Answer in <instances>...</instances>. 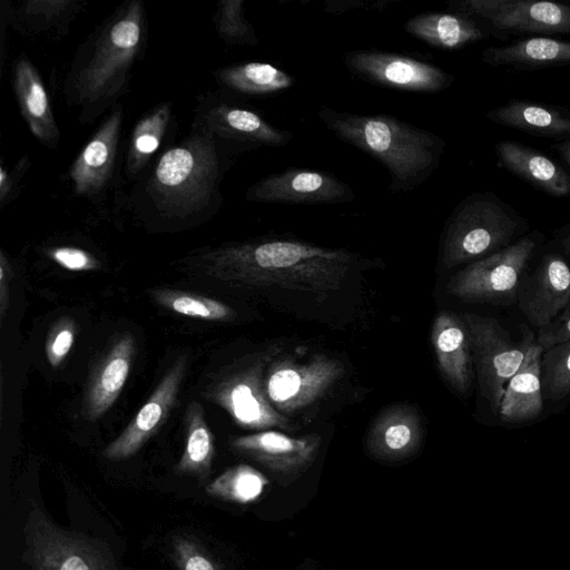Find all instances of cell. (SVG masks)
<instances>
[{"label":"cell","instance_id":"cell-1","mask_svg":"<svg viewBox=\"0 0 570 570\" xmlns=\"http://www.w3.org/2000/svg\"><path fill=\"white\" fill-rule=\"evenodd\" d=\"M197 263L206 276L220 282L326 295L342 286L356 255L272 236L217 247Z\"/></svg>","mask_w":570,"mask_h":570},{"label":"cell","instance_id":"cell-2","mask_svg":"<svg viewBox=\"0 0 570 570\" xmlns=\"http://www.w3.org/2000/svg\"><path fill=\"white\" fill-rule=\"evenodd\" d=\"M323 124L342 141L380 161L392 193L411 191L440 165L444 141L435 134L385 114L360 115L323 107Z\"/></svg>","mask_w":570,"mask_h":570},{"label":"cell","instance_id":"cell-3","mask_svg":"<svg viewBox=\"0 0 570 570\" xmlns=\"http://www.w3.org/2000/svg\"><path fill=\"white\" fill-rule=\"evenodd\" d=\"M218 174L212 131L193 135L161 156L150 181L151 197L159 209L170 215L197 212L214 195Z\"/></svg>","mask_w":570,"mask_h":570},{"label":"cell","instance_id":"cell-4","mask_svg":"<svg viewBox=\"0 0 570 570\" xmlns=\"http://www.w3.org/2000/svg\"><path fill=\"white\" fill-rule=\"evenodd\" d=\"M518 223L497 203L481 196L463 200L449 217L440 247L445 267L473 261L507 244Z\"/></svg>","mask_w":570,"mask_h":570},{"label":"cell","instance_id":"cell-5","mask_svg":"<svg viewBox=\"0 0 570 570\" xmlns=\"http://www.w3.org/2000/svg\"><path fill=\"white\" fill-rule=\"evenodd\" d=\"M142 9L132 1L104 30L77 80L79 99L96 101L117 92L134 62L141 41Z\"/></svg>","mask_w":570,"mask_h":570},{"label":"cell","instance_id":"cell-6","mask_svg":"<svg viewBox=\"0 0 570 570\" xmlns=\"http://www.w3.org/2000/svg\"><path fill=\"white\" fill-rule=\"evenodd\" d=\"M462 317L469 332L473 365L482 396L498 415L500 403L511 377L520 368L527 351L535 338L529 328H523L519 342L492 318L474 313Z\"/></svg>","mask_w":570,"mask_h":570},{"label":"cell","instance_id":"cell-7","mask_svg":"<svg viewBox=\"0 0 570 570\" xmlns=\"http://www.w3.org/2000/svg\"><path fill=\"white\" fill-rule=\"evenodd\" d=\"M265 360L246 358L217 374L204 385L202 394L224 409L235 423L246 429L279 426L287 420L271 403L264 380Z\"/></svg>","mask_w":570,"mask_h":570},{"label":"cell","instance_id":"cell-8","mask_svg":"<svg viewBox=\"0 0 570 570\" xmlns=\"http://www.w3.org/2000/svg\"><path fill=\"white\" fill-rule=\"evenodd\" d=\"M535 244L530 238L470 263L451 277L449 294L469 303L507 304L518 297Z\"/></svg>","mask_w":570,"mask_h":570},{"label":"cell","instance_id":"cell-9","mask_svg":"<svg viewBox=\"0 0 570 570\" xmlns=\"http://www.w3.org/2000/svg\"><path fill=\"white\" fill-rule=\"evenodd\" d=\"M26 530L35 570H118L106 544L59 528L38 508L31 511Z\"/></svg>","mask_w":570,"mask_h":570},{"label":"cell","instance_id":"cell-10","mask_svg":"<svg viewBox=\"0 0 570 570\" xmlns=\"http://www.w3.org/2000/svg\"><path fill=\"white\" fill-rule=\"evenodd\" d=\"M344 63L355 76L395 90L436 92L449 87L453 77L443 69L413 57L381 50H353Z\"/></svg>","mask_w":570,"mask_h":570},{"label":"cell","instance_id":"cell-11","mask_svg":"<svg viewBox=\"0 0 570 570\" xmlns=\"http://www.w3.org/2000/svg\"><path fill=\"white\" fill-rule=\"evenodd\" d=\"M246 199L287 205H335L355 199L353 188L335 175L309 168L287 167L253 184Z\"/></svg>","mask_w":570,"mask_h":570},{"label":"cell","instance_id":"cell-12","mask_svg":"<svg viewBox=\"0 0 570 570\" xmlns=\"http://www.w3.org/2000/svg\"><path fill=\"white\" fill-rule=\"evenodd\" d=\"M321 436L293 438L277 431H263L234 438L232 449L269 471L281 484H289L304 474L316 460Z\"/></svg>","mask_w":570,"mask_h":570},{"label":"cell","instance_id":"cell-13","mask_svg":"<svg viewBox=\"0 0 570 570\" xmlns=\"http://www.w3.org/2000/svg\"><path fill=\"white\" fill-rule=\"evenodd\" d=\"M342 364L322 354L305 363L275 364L265 379L267 396L282 412L314 403L342 376Z\"/></svg>","mask_w":570,"mask_h":570},{"label":"cell","instance_id":"cell-14","mask_svg":"<svg viewBox=\"0 0 570 570\" xmlns=\"http://www.w3.org/2000/svg\"><path fill=\"white\" fill-rule=\"evenodd\" d=\"M460 12L478 16L501 30L570 32V7L530 0H465Z\"/></svg>","mask_w":570,"mask_h":570},{"label":"cell","instance_id":"cell-15","mask_svg":"<svg viewBox=\"0 0 570 570\" xmlns=\"http://www.w3.org/2000/svg\"><path fill=\"white\" fill-rule=\"evenodd\" d=\"M187 365L184 354L168 368L134 419L105 450L104 456L120 461L134 455L158 432L176 404Z\"/></svg>","mask_w":570,"mask_h":570},{"label":"cell","instance_id":"cell-16","mask_svg":"<svg viewBox=\"0 0 570 570\" xmlns=\"http://www.w3.org/2000/svg\"><path fill=\"white\" fill-rule=\"evenodd\" d=\"M523 281L517 298L532 326L540 328L570 311V267L561 256L547 255Z\"/></svg>","mask_w":570,"mask_h":570},{"label":"cell","instance_id":"cell-17","mask_svg":"<svg viewBox=\"0 0 570 570\" xmlns=\"http://www.w3.org/2000/svg\"><path fill=\"white\" fill-rule=\"evenodd\" d=\"M135 354V337L125 333L114 341L94 366L82 401V414L88 421L100 419L117 401L128 379Z\"/></svg>","mask_w":570,"mask_h":570},{"label":"cell","instance_id":"cell-18","mask_svg":"<svg viewBox=\"0 0 570 570\" xmlns=\"http://www.w3.org/2000/svg\"><path fill=\"white\" fill-rule=\"evenodd\" d=\"M431 342L443 376L458 392L465 393L473 380V360L462 315L440 312L432 324Z\"/></svg>","mask_w":570,"mask_h":570},{"label":"cell","instance_id":"cell-19","mask_svg":"<svg viewBox=\"0 0 570 570\" xmlns=\"http://www.w3.org/2000/svg\"><path fill=\"white\" fill-rule=\"evenodd\" d=\"M120 124L121 112L117 109L105 119L76 158L70 168L76 194H92L106 184L117 154Z\"/></svg>","mask_w":570,"mask_h":570},{"label":"cell","instance_id":"cell-20","mask_svg":"<svg viewBox=\"0 0 570 570\" xmlns=\"http://www.w3.org/2000/svg\"><path fill=\"white\" fill-rule=\"evenodd\" d=\"M543 350L534 338L525 357L509 381L498 415L503 423L517 424L537 419L543 409L540 363Z\"/></svg>","mask_w":570,"mask_h":570},{"label":"cell","instance_id":"cell-21","mask_svg":"<svg viewBox=\"0 0 570 570\" xmlns=\"http://www.w3.org/2000/svg\"><path fill=\"white\" fill-rule=\"evenodd\" d=\"M422 439V428L414 409H389L374 422L367 439L372 454L382 460H402L414 453Z\"/></svg>","mask_w":570,"mask_h":570},{"label":"cell","instance_id":"cell-22","mask_svg":"<svg viewBox=\"0 0 570 570\" xmlns=\"http://www.w3.org/2000/svg\"><path fill=\"white\" fill-rule=\"evenodd\" d=\"M208 122L220 136L254 146L283 147L293 139L291 131L279 129L262 115L237 106L224 104L213 108Z\"/></svg>","mask_w":570,"mask_h":570},{"label":"cell","instance_id":"cell-23","mask_svg":"<svg viewBox=\"0 0 570 570\" xmlns=\"http://www.w3.org/2000/svg\"><path fill=\"white\" fill-rule=\"evenodd\" d=\"M14 92L31 132L46 145L58 140L59 131L38 70L21 58L14 67Z\"/></svg>","mask_w":570,"mask_h":570},{"label":"cell","instance_id":"cell-24","mask_svg":"<svg viewBox=\"0 0 570 570\" xmlns=\"http://www.w3.org/2000/svg\"><path fill=\"white\" fill-rule=\"evenodd\" d=\"M404 30L432 47L448 50L484 38L483 31L473 20L458 13H420L405 22Z\"/></svg>","mask_w":570,"mask_h":570},{"label":"cell","instance_id":"cell-25","mask_svg":"<svg viewBox=\"0 0 570 570\" xmlns=\"http://www.w3.org/2000/svg\"><path fill=\"white\" fill-rule=\"evenodd\" d=\"M495 148L503 165L523 179L554 196L570 193V177L549 158L511 141L499 142Z\"/></svg>","mask_w":570,"mask_h":570},{"label":"cell","instance_id":"cell-26","mask_svg":"<svg viewBox=\"0 0 570 570\" xmlns=\"http://www.w3.org/2000/svg\"><path fill=\"white\" fill-rule=\"evenodd\" d=\"M185 432V449L176 472L205 479L210 472L215 442L199 402L193 401L186 409Z\"/></svg>","mask_w":570,"mask_h":570},{"label":"cell","instance_id":"cell-27","mask_svg":"<svg viewBox=\"0 0 570 570\" xmlns=\"http://www.w3.org/2000/svg\"><path fill=\"white\" fill-rule=\"evenodd\" d=\"M218 78L229 89L250 96L278 94L295 83V78L285 70L261 61L226 67L218 71Z\"/></svg>","mask_w":570,"mask_h":570},{"label":"cell","instance_id":"cell-28","mask_svg":"<svg viewBox=\"0 0 570 570\" xmlns=\"http://www.w3.org/2000/svg\"><path fill=\"white\" fill-rule=\"evenodd\" d=\"M484 59L492 65L570 63V42L538 37L500 48H489Z\"/></svg>","mask_w":570,"mask_h":570},{"label":"cell","instance_id":"cell-29","mask_svg":"<svg viewBox=\"0 0 570 570\" xmlns=\"http://www.w3.org/2000/svg\"><path fill=\"white\" fill-rule=\"evenodd\" d=\"M503 125L542 135H570V119L558 111L529 102L513 101L488 114Z\"/></svg>","mask_w":570,"mask_h":570},{"label":"cell","instance_id":"cell-30","mask_svg":"<svg viewBox=\"0 0 570 570\" xmlns=\"http://www.w3.org/2000/svg\"><path fill=\"white\" fill-rule=\"evenodd\" d=\"M267 478L248 464H238L224 471L206 488L212 497L237 503H248L258 499Z\"/></svg>","mask_w":570,"mask_h":570},{"label":"cell","instance_id":"cell-31","mask_svg":"<svg viewBox=\"0 0 570 570\" xmlns=\"http://www.w3.org/2000/svg\"><path fill=\"white\" fill-rule=\"evenodd\" d=\"M153 298L165 308L188 317L207 321H228L235 312L228 305L214 298L176 289H155Z\"/></svg>","mask_w":570,"mask_h":570},{"label":"cell","instance_id":"cell-32","mask_svg":"<svg viewBox=\"0 0 570 570\" xmlns=\"http://www.w3.org/2000/svg\"><path fill=\"white\" fill-rule=\"evenodd\" d=\"M170 117V107L161 105L141 118L136 125L129 146V167L141 168L158 149Z\"/></svg>","mask_w":570,"mask_h":570},{"label":"cell","instance_id":"cell-33","mask_svg":"<svg viewBox=\"0 0 570 570\" xmlns=\"http://www.w3.org/2000/svg\"><path fill=\"white\" fill-rule=\"evenodd\" d=\"M540 377L543 399L559 401L570 394V340L543 351Z\"/></svg>","mask_w":570,"mask_h":570},{"label":"cell","instance_id":"cell-34","mask_svg":"<svg viewBox=\"0 0 570 570\" xmlns=\"http://www.w3.org/2000/svg\"><path fill=\"white\" fill-rule=\"evenodd\" d=\"M215 22L220 37L227 43L248 46L258 43L254 27L244 16L243 0L219 1Z\"/></svg>","mask_w":570,"mask_h":570},{"label":"cell","instance_id":"cell-35","mask_svg":"<svg viewBox=\"0 0 570 570\" xmlns=\"http://www.w3.org/2000/svg\"><path fill=\"white\" fill-rule=\"evenodd\" d=\"M173 549L174 559L179 570H222L210 554L189 538H175Z\"/></svg>","mask_w":570,"mask_h":570},{"label":"cell","instance_id":"cell-36","mask_svg":"<svg viewBox=\"0 0 570 570\" xmlns=\"http://www.w3.org/2000/svg\"><path fill=\"white\" fill-rule=\"evenodd\" d=\"M76 335V324L70 317L59 318L49 332L46 355L51 367H58L69 354Z\"/></svg>","mask_w":570,"mask_h":570},{"label":"cell","instance_id":"cell-37","mask_svg":"<svg viewBox=\"0 0 570 570\" xmlns=\"http://www.w3.org/2000/svg\"><path fill=\"white\" fill-rule=\"evenodd\" d=\"M48 256L61 267L72 272H88L100 267L99 261L90 253L76 247H55Z\"/></svg>","mask_w":570,"mask_h":570},{"label":"cell","instance_id":"cell-38","mask_svg":"<svg viewBox=\"0 0 570 570\" xmlns=\"http://www.w3.org/2000/svg\"><path fill=\"white\" fill-rule=\"evenodd\" d=\"M537 343L543 351L570 340V311L538 328Z\"/></svg>","mask_w":570,"mask_h":570},{"label":"cell","instance_id":"cell-39","mask_svg":"<svg viewBox=\"0 0 570 570\" xmlns=\"http://www.w3.org/2000/svg\"><path fill=\"white\" fill-rule=\"evenodd\" d=\"M395 1L396 0H327L323 4V10L331 14H341L354 10L381 11Z\"/></svg>","mask_w":570,"mask_h":570},{"label":"cell","instance_id":"cell-40","mask_svg":"<svg viewBox=\"0 0 570 570\" xmlns=\"http://www.w3.org/2000/svg\"><path fill=\"white\" fill-rule=\"evenodd\" d=\"M11 276H12L11 267H10L4 254L1 252V254H0V316H1V321L4 317L6 309L9 304L8 282L10 281Z\"/></svg>","mask_w":570,"mask_h":570},{"label":"cell","instance_id":"cell-41","mask_svg":"<svg viewBox=\"0 0 570 570\" xmlns=\"http://www.w3.org/2000/svg\"><path fill=\"white\" fill-rule=\"evenodd\" d=\"M12 189V179L10 174L3 167L0 168V198L3 203Z\"/></svg>","mask_w":570,"mask_h":570},{"label":"cell","instance_id":"cell-42","mask_svg":"<svg viewBox=\"0 0 570 570\" xmlns=\"http://www.w3.org/2000/svg\"><path fill=\"white\" fill-rule=\"evenodd\" d=\"M560 153L562 154L563 158L567 160V163L570 165V142H564L559 147Z\"/></svg>","mask_w":570,"mask_h":570},{"label":"cell","instance_id":"cell-43","mask_svg":"<svg viewBox=\"0 0 570 570\" xmlns=\"http://www.w3.org/2000/svg\"><path fill=\"white\" fill-rule=\"evenodd\" d=\"M562 246L564 248V250L570 254V236H568L567 238H564L562 240Z\"/></svg>","mask_w":570,"mask_h":570}]
</instances>
